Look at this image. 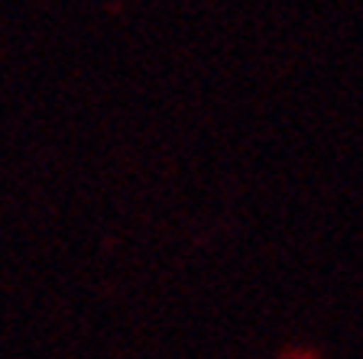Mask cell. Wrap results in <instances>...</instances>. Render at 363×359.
I'll return each instance as SVG.
<instances>
[{
  "mask_svg": "<svg viewBox=\"0 0 363 359\" xmlns=\"http://www.w3.org/2000/svg\"><path fill=\"white\" fill-rule=\"evenodd\" d=\"M286 359H315V356H308V353H289Z\"/></svg>",
  "mask_w": 363,
  "mask_h": 359,
  "instance_id": "cell-1",
  "label": "cell"
}]
</instances>
